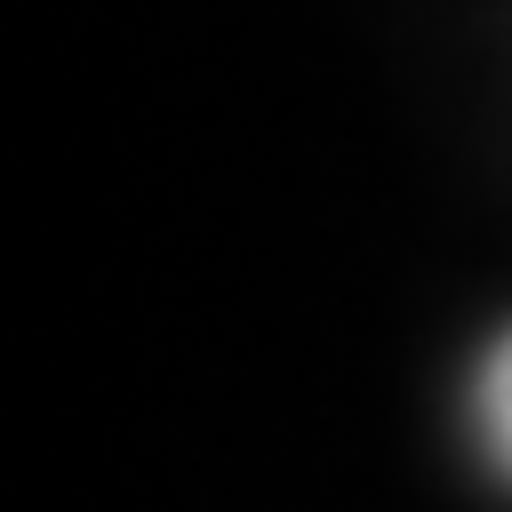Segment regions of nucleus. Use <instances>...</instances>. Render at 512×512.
Wrapping results in <instances>:
<instances>
[{
	"instance_id": "f257e3e1",
	"label": "nucleus",
	"mask_w": 512,
	"mask_h": 512,
	"mask_svg": "<svg viewBox=\"0 0 512 512\" xmlns=\"http://www.w3.org/2000/svg\"><path fill=\"white\" fill-rule=\"evenodd\" d=\"M472 416H480V448L512 472V328L496 336V352L480 360V384H472Z\"/></svg>"
}]
</instances>
